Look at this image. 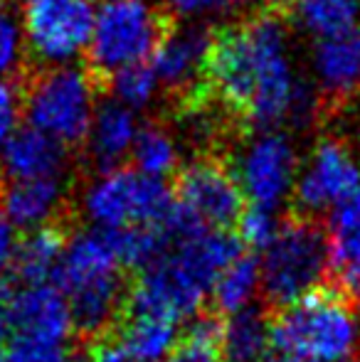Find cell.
Returning <instances> with one entry per match:
<instances>
[{
    "label": "cell",
    "mask_w": 360,
    "mask_h": 362,
    "mask_svg": "<svg viewBox=\"0 0 360 362\" xmlns=\"http://www.w3.org/2000/svg\"><path fill=\"white\" fill-rule=\"evenodd\" d=\"M119 262L104 232H79L72 237L52 286L62 291L72 315V328L82 340L104 333L119 315L129 279L121 276Z\"/></svg>",
    "instance_id": "cell-2"
},
{
    "label": "cell",
    "mask_w": 360,
    "mask_h": 362,
    "mask_svg": "<svg viewBox=\"0 0 360 362\" xmlns=\"http://www.w3.org/2000/svg\"><path fill=\"white\" fill-rule=\"evenodd\" d=\"M131 158H134V170L163 180L178 170L180 153L170 131H166L163 126L146 124L141 126Z\"/></svg>",
    "instance_id": "cell-26"
},
{
    "label": "cell",
    "mask_w": 360,
    "mask_h": 362,
    "mask_svg": "<svg viewBox=\"0 0 360 362\" xmlns=\"http://www.w3.org/2000/svg\"><path fill=\"white\" fill-rule=\"evenodd\" d=\"M13 298H15L13 286H10L8 279H5L3 274H0V320L5 318V313H8L10 303H13Z\"/></svg>",
    "instance_id": "cell-35"
},
{
    "label": "cell",
    "mask_w": 360,
    "mask_h": 362,
    "mask_svg": "<svg viewBox=\"0 0 360 362\" xmlns=\"http://www.w3.org/2000/svg\"><path fill=\"white\" fill-rule=\"evenodd\" d=\"M25 49L47 67L74 64L87 54L94 30V0H23Z\"/></svg>",
    "instance_id": "cell-8"
},
{
    "label": "cell",
    "mask_w": 360,
    "mask_h": 362,
    "mask_svg": "<svg viewBox=\"0 0 360 362\" xmlns=\"http://www.w3.org/2000/svg\"><path fill=\"white\" fill-rule=\"evenodd\" d=\"M328 281L360 308V190L341 202L328 222Z\"/></svg>",
    "instance_id": "cell-14"
},
{
    "label": "cell",
    "mask_w": 360,
    "mask_h": 362,
    "mask_svg": "<svg viewBox=\"0 0 360 362\" xmlns=\"http://www.w3.org/2000/svg\"><path fill=\"white\" fill-rule=\"evenodd\" d=\"M257 284H260V259L257 254H242L212 288V310L222 318L240 313L247 308V300L252 298Z\"/></svg>",
    "instance_id": "cell-25"
},
{
    "label": "cell",
    "mask_w": 360,
    "mask_h": 362,
    "mask_svg": "<svg viewBox=\"0 0 360 362\" xmlns=\"http://www.w3.org/2000/svg\"><path fill=\"white\" fill-rule=\"evenodd\" d=\"M0 175L5 182L67 177V148L30 126L18 129L0 153Z\"/></svg>",
    "instance_id": "cell-15"
},
{
    "label": "cell",
    "mask_w": 360,
    "mask_h": 362,
    "mask_svg": "<svg viewBox=\"0 0 360 362\" xmlns=\"http://www.w3.org/2000/svg\"><path fill=\"white\" fill-rule=\"evenodd\" d=\"M139 131L141 124L136 111L116 104L114 99H106L96 106L94 121H91L84 144H87L96 165L104 170H114L126 156H131Z\"/></svg>",
    "instance_id": "cell-17"
},
{
    "label": "cell",
    "mask_w": 360,
    "mask_h": 362,
    "mask_svg": "<svg viewBox=\"0 0 360 362\" xmlns=\"http://www.w3.org/2000/svg\"><path fill=\"white\" fill-rule=\"evenodd\" d=\"M74 333L69 305L52 284L28 286L15 293L5 318L0 320V345L10 338H35L62 345Z\"/></svg>",
    "instance_id": "cell-12"
},
{
    "label": "cell",
    "mask_w": 360,
    "mask_h": 362,
    "mask_svg": "<svg viewBox=\"0 0 360 362\" xmlns=\"http://www.w3.org/2000/svg\"><path fill=\"white\" fill-rule=\"evenodd\" d=\"M358 362H360V358H358Z\"/></svg>",
    "instance_id": "cell-39"
},
{
    "label": "cell",
    "mask_w": 360,
    "mask_h": 362,
    "mask_svg": "<svg viewBox=\"0 0 360 362\" xmlns=\"http://www.w3.org/2000/svg\"><path fill=\"white\" fill-rule=\"evenodd\" d=\"M311 72L318 91L328 99H348L360 91V25L348 33L316 40Z\"/></svg>",
    "instance_id": "cell-16"
},
{
    "label": "cell",
    "mask_w": 360,
    "mask_h": 362,
    "mask_svg": "<svg viewBox=\"0 0 360 362\" xmlns=\"http://www.w3.org/2000/svg\"><path fill=\"white\" fill-rule=\"evenodd\" d=\"M294 20L313 40H326L360 25V0H291Z\"/></svg>",
    "instance_id": "cell-22"
},
{
    "label": "cell",
    "mask_w": 360,
    "mask_h": 362,
    "mask_svg": "<svg viewBox=\"0 0 360 362\" xmlns=\"http://www.w3.org/2000/svg\"><path fill=\"white\" fill-rule=\"evenodd\" d=\"M269 310L250 305L230 315L225 325V355L232 362L265 360L269 355Z\"/></svg>",
    "instance_id": "cell-23"
},
{
    "label": "cell",
    "mask_w": 360,
    "mask_h": 362,
    "mask_svg": "<svg viewBox=\"0 0 360 362\" xmlns=\"http://www.w3.org/2000/svg\"><path fill=\"white\" fill-rule=\"evenodd\" d=\"M227 318L215 310H202L178 338L163 362H222L225 358Z\"/></svg>",
    "instance_id": "cell-24"
},
{
    "label": "cell",
    "mask_w": 360,
    "mask_h": 362,
    "mask_svg": "<svg viewBox=\"0 0 360 362\" xmlns=\"http://www.w3.org/2000/svg\"><path fill=\"white\" fill-rule=\"evenodd\" d=\"M168 30L158 0H101L87 49L91 69L111 76L131 64L151 62Z\"/></svg>",
    "instance_id": "cell-5"
},
{
    "label": "cell",
    "mask_w": 360,
    "mask_h": 362,
    "mask_svg": "<svg viewBox=\"0 0 360 362\" xmlns=\"http://www.w3.org/2000/svg\"><path fill=\"white\" fill-rule=\"evenodd\" d=\"M114 328L131 362H156L175 345V323L161 315L126 313L119 308Z\"/></svg>",
    "instance_id": "cell-20"
},
{
    "label": "cell",
    "mask_w": 360,
    "mask_h": 362,
    "mask_svg": "<svg viewBox=\"0 0 360 362\" xmlns=\"http://www.w3.org/2000/svg\"><path fill=\"white\" fill-rule=\"evenodd\" d=\"M260 269L262 305L269 313L296 303L328 281V229L313 217L291 212L279 229Z\"/></svg>",
    "instance_id": "cell-4"
},
{
    "label": "cell",
    "mask_w": 360,
    "mask_h": 362,
    "mask_svg": "<svg viewBox=\"0 0 360 362\" xmlns=\"http://www.w3.org/2000/svg\"><path fill=\"white\" fill-rule=\"evenodd\" d=\"M106 79H109L111 99L131 111L146 109L161 89V81L156 76L153 67H151V62L131 64V67L119 69V72L106 76Z\"/></svg>",
    "instance_id": "cell-27"
},
{
    "label": "cell",
    "mask_w": 360,
    "mask_h": 362,
    "mask_svg": "<svg viewBox=\"0 0 360 362\" xmlns=\"http://www.w3.org/2000/svg\"><path fill=\"white\" fill-rule=\"evenodd\" d=\"M20 116H23V96L13 84L0 81V153L8 141L18 134Z\"/></svg>",
    "instance_id": "cell-32"
},
{
    "label": "cell",
    "mask_w": 360,
    "mask_h": 362,
    "mask_svg": "<svg viewBox=\"0 0 360 362\" xmlns=\"http://www.w3.org/2000/svg\"><path fill=\"white\" fill-rule=\"evenodd\" d=\"M277 229H279V222L272 210H262V207L250 205L242 212L240 222H237V237H240V242L255 254V252H260V249L269 247Z\"/></svg>",
    "instance_id": "cell-29"
},
{
    "label": "cell",
    "mask_w": 360,
    "mask_h": 362,
    "mask_svg": "<svg viewBox=\"0 0 360 362\" xmlns=\"http://www.w3.org/2000/svg\"><path fill=\"white\" fill-rule=\"evenodd\" d=\"M360 190V165L343 144L321 141L296 177L294 197L298 215L311 217L323 210H336L353 192Z\"/></svg>",
    "instance_id": "cell-11"
},
{
    "label": "cell",
    "mask_w": 360,
    "mask_h": 362,
    "mask_svg": "<svg viewBox=\"0 0 360 362\" xmlns=\"http://www.w3.org/2000/svg\"><path fill=\"white\" fill-rule=\"evenodd\" d=\"M96 106L94 79L77 64L47 67L30 81L23 96V114L30 129L64 148L87 141Z\"/></svg>",
    "instance_id": "cell-6"
},
{
    "label": "cell",
    "mask_w": 360,
    "mask_h": 362,
    "mask_svg": "<svg viewBox=\"0 0 360 362\" xmlns=\"http://www.w3.org/2000/svg\"><path fill=\"white\" fill-rule=\"evenodd\" d=\"M163 3L180 18L190 20V23H200V20L232 13L242 0H163Z\"/></svg>",
    "instance_id": "cell-31"
},
{
    "label": "cell",
    "mask_w": 360,
    "mask_h": 362,
    "mask_svg": "<svg viewBox=\"0 0 360 362\" xmlns=\"http://www.w3.org/2000/svg\"><path fill=\"white\" fill-rule=\"evenodd\" d=\"M82 348H84V353H87L89 362H131L114 325H109V328L96 335V338L84 340Z\"/></svg>",
    "instance_id": "cell-33"
},
{
    "label": "cell",
    "mask_w": 360,
    "mask_h": 362,
    "mask_svg": "<svg viewBox=\"0 0 360 362\" xmlns=\"http://www.w3.org/2000/svg\"><path fill=\"white\" fill-rule=\"evenodd\" d=\"M173 190L134 168L101 170L84 192V210L101 229L158 227L173 205Z\"/></svg>",
    "instance_id": "cell-7"
},
{
    "label": "cell",
    "mask_w": 360,
    "mask_h": 362,
    "mask_svg": "<svg viewBox=\"0 0 360 362\" xmlns=\"http://www.w3.org/2000/svg\"><path fill=\"white\" fill-rule=\"evenodd\" d=\"M205 76L212 94L257 134L284 124L306 126L313 116L316 94L298 74L286 25L272 13L212 35Z\"/></svg>",
    "instance_id": "cell-1"
},
{
    "label": "cell",
    "mask_w": 360,
    "mask_h": 362,
    "mask_svg": "<svg viewBox=\"0 0 360 362\" xmlns=\"http://www.w3.org/2000/svg\"><path fill=\"white\" fill-rule=\"evenodd\" d=\"M124 272H144L168 254L170 242L158 227H121L101 229Z\"/></svg>",
    "instance_id": "cell-21"
},
{
    "label": "cell",
    "mask_w": 360,
    "mask_h": 362,
    "mask_svg": "<svg viewBox=\"0 0 360 362\" xmlns=\"http://www.w3.org/2000/svg\"><path fill=\"white\" fill-rule=\"evenodd\" d=\"M25 57V37L20 15L0 0V81H8L20 69Z\"/></svg>",
    "instance_id": "cell-28"
},
{
    "label": "cell",
    "mask_w": 360,
    "mask_h": 362,
    "mask_svg": "<svg viewBox=\"0 0 360 362\" xmlns=\"http://www.w3.org/2000/svg\"><path fill=\"white\" fill-rule=\"evenodd\" d=\"M212 49V33L200 23H187L178 30H168L151 57V67L161 86L190 89L207 74V59Z\"/></svg>",
    "instance_id": "cell-13"
},
{
    "label": "cell",
    "mask_w": 360,
    "mask_h": 362,
    "mask_svg": "<svg viewBox=\"0 0 360 362\" xmlns=\"http://www.w3.org/2000/svg\"><path fill=\"white\" fill-rule=\"evenodd\" d=\"M358 305L336 284L326 281L296 303L269 313L272 353L313 362H343L358 338Z\"/></svg>",
    "instance_id": "cell-3"
},
{
    "label": "cell",
    "mask_w": 360,
    "mask_h": 362,
    "mask_svg": "<svg viewBox=\"0 0 360 362\" xmlns=\"http://www.w3.org/2000/svg\"><path fill=\"white\" fill-rule=\"evenodd\" d=\"M265 362H313L306 358H296V355H281V353H269L265 358Z\"/></svg>",
    "instance_id": "cell-36"
},
{
    "label": "cell",
    "mask_w": 360,
    "mask_h": 362,
    "mask_svg": "<svg viewBox=\"0 0 360 362\" xmlns=\"http://www.w3.org/2000/svg\"><path fill=\"white\" fill-rule=\"evenodd\" d=\"M272 3H291V0H272Z\"/></svg>",
    "instance_id": "cell-38"
},
{
    "label": "cell",
    "mask_w": 360,
    "mask_h": 362,
    "mask_svg": "<svg viewBox=\"0 0 360 362\" xmlns=\"http://www.w3.org/2000/svg\"><path fill=\"white\" fill-rule=\"evenodd\" d=\"M67 177H42V180L5 182L0 190V210L13 227H40L52 222L62 207Z\"/></svg>",
    "instance_id": "cell-19"
},
{
    "label": "cell",
    "mask_w": 360,
    "mask_h": 362,
    "mask_svg": "<svg viewBox=\"0 0 360 362\" xmlns=\"http://www.w3.org/2000/svg\"><path fill=\"white\" fill-rule=\"evenodd\" d=\"M74 232L69 224L52 219L47 224L35 227L23 242L18 244V252L13 259V272L28 286H40L52 279L54 269L59 267Z\"/></svg>",
    "instance_id": "cell-18"
},
{
    "label": "cell",
    "mask_w": 360,
    "mask_h": 362,
    "mask_svg": "<svg viewBox=\"0 0 360 362\" xmlns=\"http://www.w3.org/2000/svg\"><path fill=\"white\" fill-rule=\"evenodd\" d=\"M296 173L291 139L281 131H260L240 151L235 175L250 205L274 212L296 187Z\"/></svg>",
    "instance_id": "cell-9"
},
{
    "label": "cell",
    "mask_w": 360,
    "mask_h": 362,
    "mask_svg": "<svg viewBox=\"0 0 360 362\" xmlns=\"http://www.w3.org/2000/svg\"><path fill=\"white\" fill-rule=\"evenodd\" d=\"M173 197L207 229L230 232L247 210L245 192L230 165L215 158H197L175 173Z\"/></svg>",
    "instance_id": "cell-10"
},
{
    "label": "cell",
    "mask_w": 360,
    "mask_h": 362,
    "mask_svg": "<svg viewBox=\"0 0 360 362\" xmlns=\"http://www.w3.org/2000/svg\"><path fill=\"white\" fill-rule=\"evenodd\" d=\"M10 362H69V355L62 350V345L47 343V340H35V338H10L5 345Z\"/></svg>",
    "instance_id": "cell-30"
},
{
    "label": "cell",
    "mask_w": 360,
    "mask_h": 362,
    "mask_svg": "<svg viewBox=\"0 0 360 362\" xmlns=\"http://www.w3.org/2000/svg\"><path fill=\"white\" fill-rule=\"evenodd\" d=\"M15 252H18V234H15L13 222L0 210V274L3 269L13 267Z\"/></svg>",
    "instance_id": "cell-34"
},
{
    "label": "cell",
    "mask_w": 360,
    "mask_h": 362,
    "mask_svg": "<svg viewBox=\"0 0 360 362\" xmlns=\"http://www.w3.org/2000/svg\"><path fill=\"white\" fill-rule=\"evenodd\" d=\"M0 362H10V360H8V355H5V350H3V348H0Z\"/></svg>",
    "instance_id": "cell-37"
}]
</instances>
